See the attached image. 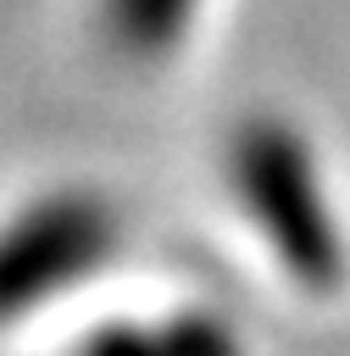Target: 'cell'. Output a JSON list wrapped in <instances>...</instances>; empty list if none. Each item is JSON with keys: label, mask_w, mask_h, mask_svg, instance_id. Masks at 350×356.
I'll return each mask as SVG.
<instances>
[{"label": "cell", "mask_w": 350, "mask_h": 356, "mask_svg": "<svg viewBox=\"0 0 350 356\" xmlns=\"http://www.w3.org/2000/svg\"><path fill=\"white\" fill-rule=\"evenodd\" d=\"M194 11L200 0H100V33L117 56L156 61L189 33Z\"/></svg>", "instance_id": "3"}, {"label": "cell", "mask_w": 350, "mask_h": 356, "mask_svg": "<svg viewBox=\"0 0 350 356\" xmlns=\"http://www.w3.org/2000/svg\"><path fill=\"white\" fill-rule=\"evenodd\" d=\"M117 211L94 189H50L0 222V328L44 312L117 256Z\"/></svg>", "instance_id": "2"}, {"label": "cell", "mask_w": 350, "mask_h": 356, "mask_svg": "<svg viewBox=\"0 0 350 356\" xmlns=\"http://www.w3.org/2000/svg\"><path fill=\"white\" fill-rule=\"evenodd\" d=\"M228 184H233L239 206L250 211V222L278 250V261L300 284L322 289L344 273V239L328 211L311 145L300 139L294 122H283V117L239 122V134L228 145Z\"/></svg>", "instance_id": "1"}, {"label": "cell", "mask_w": 350, "mask_h": 356, "mask_svg": "<svg viewBox=\"0 0 350 356\" xmlns=\"http://www.w3.org/2000/svg\"><path fill=\"white\" fill-rule=\"evenodd\" d=\"M83 356H178V345H172L167 328L161 334H150V328H100L83 345Z\"/></svg>", "instance_id": "4"}]
</instances>
